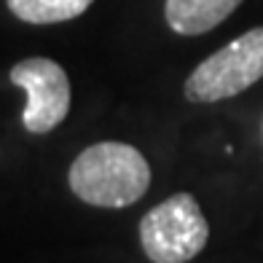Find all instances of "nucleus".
I'll use <instances>...</instances> for the list:
<instances>
[{"mask_svg":"<svg viewBox=\"0 0 263 263\" xmlns=\"http://www.w3.org/2000/svg\"><path fill=\"white\" fill-rule=\"evenodd\" d=\"M70 191L91 207H129L151 188V164L135 145L94 142L81 151L67 172Z\"/></svg>","mask_w":263,"mask_h":263,"instance_id":"obj_1","label":"nucleus"},{"mask_svg":"<svg viewBox=\"0 0 263 263\" xmlns=\"http://www.w3.org/2000/svg\"><path fill=\"white\" fill-rule=\"evenodd\" d=\"M210 223L199 201L180 191L140 220V245L151 263H188L204 250Z\"/></svg>","mask_w":263,"mask_h":263,"instance_id":"obj_2","label":"nucleus"},{"mask_svg":"<svg viewBox=\"0 0 263 263\" xmlns=\"http://www.w3.org/2000/svg\"><path fill=\"white\" fill-rule=\"evenodd\" d=\"M263 78V25L226 43L194 67L185 81V100L220 102L242 94Z\"/></svg>","mask_w":263,"mask_h":263,"instance_id":"obj_3","label":"nucleus"},{"mask_svg":"<svg viewBox=\"0 0 263 263\" xmlns=\"http://www.w3.org/2000/svg\"><path fill=\"white\" fill-rule=\"evenodd\" d=\"M11 83L27 94L22 124L32 135L57 129L70 113V81L62 65L46 57H30L11 67Z\"/></svg>","mask_w":263,"mask_h":263,"instance_id":"obj_4","label":"nucleus"},{"mask_svg":"<svg viewBox=\"0 0 263 263\" xmlns=\"http://www.w3.org/2000/svg\"><path fill=\"white\" fill-rule=\"evenodd\" d=\"M242 0H166L164 16L177 35H201L226 22Z\"/></svg>","mask_w":263,"mask_h":263,"instance_id":"obj_5","label":"nucleus"},{"mask_svg":"<svg viewBox=\"0 0 263 263\" xmlns=\"http://www.w3.org/2000/svg\"><path fill=\"white\" fill-rule=\"evenodd\" d=\"M11 14L27 25H57L81 16L94 0H6Z\"/></svg>","mask_w":263,"mask_h":263,"instance_id":"obj_6","label":"nucleus"},{"mask_svg":"<svg viewBox=\"0 0 263 263\" xmlns=\"http://www.w3.org/2000/svg\"><path fill=\"white\" fill-rule=\"evenodd\" d=\"M260 129H263V124H260Z\"/></svg>","mask_w":263,"mask_h":263,"instance_id":"obj_7","label":"nucleus"}]
</instances>
